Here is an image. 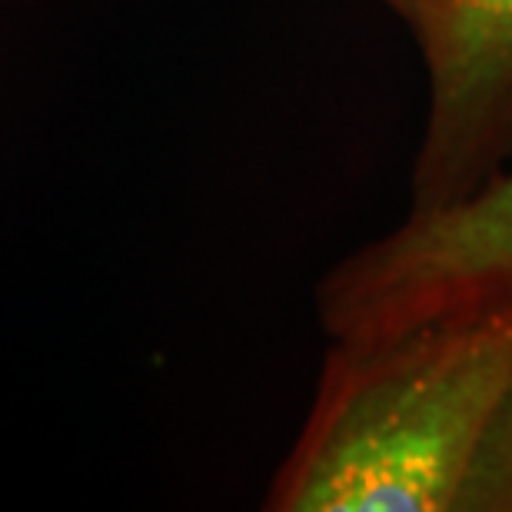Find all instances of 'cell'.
<instances>
[{"label":"cell","instance_id":"obj_1","mask_svg":"<svg viewBox=\"0 0 512 512\" xmlns=\"http://www.w3.org/2000/svg\"><path fill=\"white\" fill-rule=\"evenodd\" d=\"M512 389V300L340 346L276 506L456 512Z\"/></svg>","mask_w":512,"mask_h":512},{"label":"cell","instance_id":"obj_2","mask_svg":"<svg viewBox=\"0 0 512 512\" xmlns=\"http://www.w3.org/2000/svg\"><path fill=\"white\" fill-rule=\"evenodd\" d=\"M512 300V163L469 197L406 220L336 266L323 320L340 346H363L436 316Z\"/></svg>","mask_w":512,"mask_h":512},{"label":"cell","instance_id":"obj_3","mask_svg":"<svg viewBox=\"0 0 512 512\" xmlns=\"http://www.w3.org/2000/svg\"><path fill=\"white\" fill-rule=\"evenodd\" d=\"M429 104L409 210H439L512 163V0H426Z\"/></svg>","mask_w":512,"mask_h":512},{"label":"cell","instance_id":"obj_4","mask_svg":"<svg viewBox=\"0 0 512 512\" xmlns=\"http://www.w3.org/2000/svg\"><path fill=\"white\" fill-rule=\"evenodd\" d=\"M456 512H512V389L476 449Z\"/></svg>","mask_w":512,"mask_h":512},{"label":"cell","instance_id":"obj_5","mask_svg":"<svg viewBox=\"0 0 512 512\" xmlns=\"http://www.w3.org/2000/svg\"><path fill=\"white\" fill-rule=\"evenodd\" d=\"M389 7L396 10L399 17L406 20L409 27L416 30V24H419V17H423V10H426V0H386Z\"/></svg>","mask_w":512,"mask_h":512}]
</instances>
